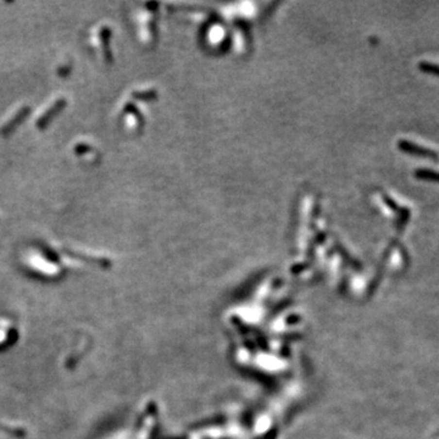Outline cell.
<instances>
[{
  "label": "cell",
  "mask_w": 439,
  "mask_h": 439,
  "mask_svg": "<svg viewBox=\"0 0 439 439\" xmlns=\"http://www.w3.org/2000/svg\"><path fill=\"white\" fill-rule=\"evenodd\" d=\"M399 148L403 150V152H407V154L417 155V156L427 157V159H432V160H438V154H437L436 152H433V150H431V149H427V148L419 147V145L414 144V143H411V142L402 140V142H399Z\"/></svg>",
  "instance_id": "1"
},
{
  "label": "cell",
  "mask_w": 439,
  "mask_h": 439,
  "mask_svg": "<svg viewBox=\"0 0 439 439\" xmlns=\"http://www.w3.org/2000/svg\"><path fill=\"white\" fill-rule=\"evenodd\" d=\"M417 178L423 181H432V182H439V172L433 170H417L415 172Z\"/></svg>",
  "instance_id": "2"
},
{
  "label": "cell",
  "mask_w": 439,
  "mask_h": 439,
  "mask_svg": "<svg viewBox=\"0 0 439 439\" xmlns=\"http://www.w3.org/2000/svg\"><path fill=\"white\" fill-rule=\"evenodd\" d=\"M419 68L422 72L431 73V75H434V76H439V65H436V64L422 61V63L419 64Z\"/></svg>",
  "instance_id": "3"
}]
</instances>
